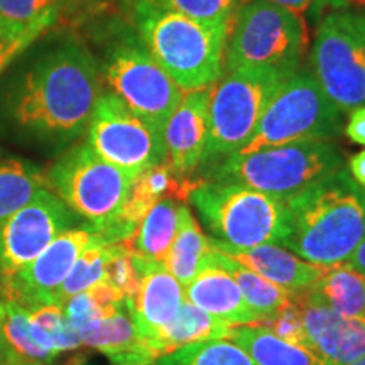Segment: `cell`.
<instances>
[{"mask_svg":"<svg viewBox=\"0 0 365 365\" xmlns=\"http://www.w3.org/2000/svg\"><path fill=\"white\" fill-rule=\"evenodd\" d=\"M100 66L88 49L65 41L16 78L2 108L26 139L65 148L88 129L100 98Z\"/></svg>","mask_w":365,"mask_h":365,"instance_id":"1","label":"cell"},{"mask_svg":"<svg viewBox=\"0 0 365 365\" xmlns=\"http://www.w3.org/2000/svg\"><path fill=\"white\" fill-rule=\"evenodd\" d=\"M291 234L282 244L317 266L346 262L365 237V190L340 170L286 198Z\"/></svg>","mask_w":365,"mask_h":365,"instance_id":"2","label":"cell"},{"mask_svg":"<svg viewBox=\"0 0 365 365\" xmlns=\"http://www.w3.org/2000/svg\"><path fill=\"white\" fill-rule=\"evenodd\" d=\"M134 19L145 49L182 91L207 90L217 83L223 73L228 33L154 0H135Z\"/></svg>","mask_w":365,"mask_h":365,"instance_id":"3","label":"cell"},{"mask_svg":"<svg viewBox=\"0 0 365 365\" xmlns=\"http://www.w3.org/2000/svg\"><path fill=\"white\" fill-rule=\"evenodd\" d=\"M190 203L208 228L217 249L245 250L257 245H282L291 234L286 198L262 193L234 181L202 180Z\"/></svg>","mask_w":365,"mask_h":365,"instance_id":"4","label":"cell"},{"mask_svg":"<svg viewBox=\"0 0 365 365\" xmlns=\"http://www.w3.org/2000/svg\"><path fill=\"white\" fill-rule=\"evenodd\" d=\"M308 48L307 17L267 0H250L242 4L228 29L223 68L294 73Z\"/></svg>","mask_w":365,"mask_h":365,"instance_id":"5","label":"cell"},{"mask_svg":"<svg viewBox=\"0 0 365 365\" xmlns=\"http://www.w3.org/2000/svg\"><path fill=\"white\" fill-rule=\"evenodd\" d=\"M344 158L330 140H298L223 159L203 180L234 181L262 193L289 198L333 173Z\"/></svg>","mask_w":365,"mask_h":365,"instance_id":"6","label":"cell"},{"mask_svg":"<svg viewBox=\"0 0 365 365\" xmlns=\"http://www.w3.org/2000/svg\"><path fill=\"white\" fill-rule=\"evenodd\" d=\"M293 73L232 70L210 88L208 144L202 166H215L234 156L252 139L264 110L277 88Z\"/></svg>","mask_w":365,"mask_h":365,"instance_id":"7","label":"cell"},{"mask_svg":"<svg viewBox=\"0 0 365 365\" xmlns=\"http://www.w3.org/2000/svg\"><path fill=\"white\" fill-rule=\"evenodd\" d=\"M46 188L108 242V230L124 207L132 181L88 143L73 145L44 173Z\"/></svg>","mask_w":365,"mask_h":365,"instance_id":"8","label":"cell"},{"mask_svg":"<svg viewBox=\"0 0 365 365\" xmlns=\"http://www.w3.org/2000/svg\"><path fill=\"white\" fill-rule=\"evenodd\" d=\"M341 113L309 70L294 71L277 88L252 139L237 156L298 140H330L341 132Z\"/></svg>","mask_w":365,"mask_h":365,"instance_id":"9","label":"cell"},{"mask_svg":"<svg viewBox=\"0 0 365 365\" xmlns=\"http://www.w3.org/2000/svg\"><path fill=\"white\" fill-rule=\"evenodd\" d=\"M309 63L323 93L341 113L365 105V21L360 12L330 11L314 33Z\"/></svg>","mask_w":365,"mask_h":365,"instance_id":"10","label":"cell"},{"mask_svg":"<svg viewBox=\"0 0 365 365\" xmlns=\"http://www.w3.org/2000/svg\"><path fill=\"white\" fill-rule=\"evenodd\" d=\"M100 76L110 95L161 134L185 93L137 38L122 39L108 49Z\"/></svg>","mask_w":365,"mask_h":365,"instance_id":"11","label":"cell"},{"mask_svg":"<svg viewBox=\"0 0 365 365\" xmlns=\"http://www.w3.org/2000/svg\"><path fill=\"white\" fill-rule=\"evenodd\" d=\"M90 148L132 181L168 161L164 137L110 93L100 95L88 124Z\"/></svg>","mask_w":365,"mask_h":365,"instance_id":"12","label":"cell"},{"mask_svg":"<svg viewBox=\"0 0 365 365\" xmlns=\"http://www.w3.org/2000/svg\"><path fill=\"white\" fill-rule=\"evenodd\" d=\"M75 222V213L48 188L0 222V284L33 262Z\"/></svg>","mask_w":365,"mask_h":365,"instance_id":"13","label":"cell"},{"mask_svg":"<svg viewBox=\"0 0 365 365\" xmlns=\"http://www.w3.org/2000/svg\"><path fill=\"white\" fill-rule=\"evenodd\" d=\"M97 242L107 240L91 225L63 232L33 262L0 284V298L14 301L27 309L39 304H54V294L71 267L80 255Z\"/></svg>","mask_w":365,"mask_h":365,"instance_id":"14","label":"cell"},{"mask_svg":"<svg viewBox=\"0 0 365 365\" xmlns=\"http://www.w3.org/2000/svg\"><path fill=\"white\" fill-rule=\"evenodd\" d=\"M210 88L185 91L164 125L168 163L181 176H193L202 166L210 132Z\"/></svg>","mask_w":365,"mask_h":365,"instance_id":"15","label":"cell"},{"mask_svg":"<svg viewBox=\"0 0 365 365\" xmlns=\"http://www.w3.org/2000/svg\"><path fill=\"white\" fill-rule=\"evenodd\" d=\"M309 349L328 365H349L365 355V318H345L294 294Z\"/></svg>","mask_w":365,"mask_h":365,"instance_id":"16","label":"cell"},{"mask_svg":"<svg viewBox=\"0 0 365 365\" xmlns=\"http://www.w3.org/2000/svg\"><path fill=\"white\" fill-rule=\"evenodd\" d=\"M182 299L185 287L163 264L143 261V282L127 308L148 344L175 319Z\"/></svg>","mask_w":365,"mask_h":365,"instance_id":"17","label":"cell"},{"mask_svg":"<svg viewBox=\"0 0 365 365\" xmlns=\"http://www.w3.org/2000/svg\"><path fill=\"white\" fill-rule=\"evenodd\" d=\"M185 298L205 313L232 327L262 323V318L244 299L234 277L208 261L207 255L195 279L185 286Z\"/></svg>","mask_w":365,"mask_h":365,"instance_id":"18","label":"cell"},{"mask_svg":"<svg viewBox=\"0 0 365 365\" xmlns=\"http://www.w3.org/2000/svg\"><path fill=\"white\" fill-rule=\"evenodd\" d=\"M76 333L81 346L103 354L113 365H149L159 359L140 336L127 304L110 317L86 323Z\"/></svg>","mask_w":365,"mask_h":365,"instance_id":"19","label":"cell"},{"mask_svg":"<svg viewBox=\"0 0 365 365\" xmlns=\"http://www.w3.org/2000/svg\"><path fill=\"white\" fill-rule=\"evenodd\" d=\"M217 250L227 254L235 262L242 264V266L250 269V271L257 272L264 279L281 286L282 289L289 291L293 294L307 291L327 271V267L304 261V259L298 257L294 252H291V250H287L286 247L277 244L257 245V247L245 250Z\"/></svg>","mask_w":365,"mask_h":365,"instance_id":"20","label":"cell"},{"mask_svg":"<svg viewBox=\"0 0 365 365\" xmlns=\"http://www.w3.org/2000/svg\"><path fill=\"white\" fill-rule=\"evenodd\" d=\"M298 294L345 318H365V276L349 262L328 266L314 284Z\"/></svg>","mask_w":365,"mask_h":365,"instance_id":"21","label":"cell"},{"mask_svg":"<svg viewBox=\"0 0 365 365\" xmlns=\"http://www.w3.org/2000/svg\"><path fill=\"white\" fill-rule=\"evenodd\" d=\"M182 205L171 196L158 200L124 244L143 261L163 264L175 240Z\"/></svg>","mask_w":365,"mask_h":365,"instance_id":"22","label":"cell"},{"mask_svg":"<svg viewBox=\"0 0 365 365\" xmlns=\"http://www.w3.org/2000/svg\"><path fill=\"white\" fill-rule=\"evenodd\" d=\"M235 327L228 325L222 319L213 318L212 314L205 313L188 299H182L176 317L170 325H166L158 333L156 339L150 340L158 357L175 352L180 346L196 344V341H208L218 339H230Z\"/></svg>","mask_w":365,"mask_h":365,"instance_id":"23","label":"cell"},{"mask_svg":"<svg viewBox=\"0 0 365 365\" xmlns=\"http://www.w3.org/2000/svg\"><path fill=\"white\" fill-rule=\"evenodd\" d=\"M230 340L244 349L255 365H328L312 349L282 340L261 323L235 327Z\"/></svg>","mask_w":365,"mask_h":365,"instance_id":"24","label":"cell"},{"mask_svg":"<svg viewBox=\"0 0 365 365\" xmlns=\"http://www.w3.org/2000/svg\"><path fill=\"white\" fill-rule=\"evenodd\" d=\"M207 259L217 264V266H220L223 271H227L234 277L240 287L242 294H244V299L262 318V322L272 318L274 314L281 312L293 299V293L282 289L281 286L274 284L271 281L264 279L257 272L250 271V269L242 266V264L235 262L234 259H230L227 254L220 252V250L212 247V245H210V250L207 252Z\"/></svg>","mask_w":365,"mask_h":365,"instance_id":"25","label":"cell"},{"mask_svg":"<svg viewBox=\"0 0 365 365\" xmlns=\"http://www.w3.org/2000/svg\"><path fill=\"white\" fill-rule=\"evenodd\" d=\"M0 360H22L49 365L54 359L36 344L31 333L29 312L14 301L0 298Z\"/></svg>","mask_w":365,"mask_h":365,"instance_id":"26","label":"cell"},{"mask_svg":"<svg viewBox=\"0 0 365 365\" xmlns=\"http://www.w3.org/2000/svg\"><path fill=\"white\" fill-rule=\"evenodd\" d=\"M208 250L210 237L203 234L202 227L196 222L191 210L182 205L175 240H173L170 254L164 259L163 266L185 287L200 272Z\"/></svg>","mask_w":365,"mask_h":365,"instance_id":"27","label":"cell"},{"mask_svg":"<svg viewBox=\"0 0 365 365\" xmlns=\"http://www.w3.org/2000/svg\"><path fill=\"white\" fill-rule=\"evenodd\" d=\"M46 188L44 173L21 158L0 156V222L27 205Z\"/></svg>","mask_w":365,"mask_h":365,"instance_id":"28","label":"cell"},{"mask_svg":"<svg viewBox=\"0 0 365 365\" xmlns=\"http://www.w3.org/2000/svg\"><path fill=\"white\" fill-rule=\"evenodd\" d=\"M31 333L36 344L43 346L54 359L65 352L80 349L78 333L68 323L61 304H39L29 308Z\"/></svg>","mask_w":365,"mask_h":365,"instance_id":"29","label":"cell"},{"mask_svg":"<svg viewBox=\"0 0 365 365\" xmlns=\"http://www.w3.org/2000/svg\"><path fill=\"white\" fill-rule=\"evenodd\" d=\"M154 365H255L230 339L196 341L159 357Z\"/></svg>","mask_w":365,"mask_h":365,"instance_id":"30","label":"cell"},{"mask_svg":"<svg viewBox=\"0 0 365 365\" xmlns=\"http://www.w3.org/2000/svg\"><path fill=\"white\" fill-rule=\"evenodd\" d=\"M125 304V298L117 289H113L107 282H100L66 299L63 303V312L66 314L68 323L75 330H80L86 323L117 313Z\"/></svg>","mask_w":365,"mask_h":365,"instance_id":"31","label":"cell"},{"mask_svg":"<svg viewBox=\"0 0 365 365\" xmlns=\"http://www.w3.org/2000/svg\"><path fill=\"white\" fill-rule=\"evenodd\" d=\"M108 245H110L108 242H97L80 255L78 261L75 262V266L71 267L70 274L66 276V279L63 281V284L59 286L56 294H54V304H61L63 307L66 299L105 281Z\"/></svg>","mask_w":365,"mask_h":365,"instance_id":"32","label":"cell"},{"mask_svg":"<svg viewBox=\"0 0 365 365\" xmlns=\"http://www.w3.org/2000/svg\"><path fill=\"white\" fill-rule=\"evenodd\" d=\"M130 303L143 282V261L124 242L108 245V261L105 267V281Z\"/></svg>","mask_w":365,"mask_h":365,"instance_id":"33","label":"cell"},{"mask_svg":"<svg viewBox=\"0 0 365 365\" xmlns=\"http://www.w3.org/2000/svg\"><path fill=\"white\" fill-rule=\"evenodd\" d=\"M154 2L182 14L200 24L225 33L230 29L235 12L244 4L242 0H154Z\"/></svg>","mask_w":365,"mask_h":365,"instance_id":"34","label":"cell"},{"mask_svg":"<svg viewBox=\"0 0 365 365\" xmlns=\"http://www.w3.org/2000/svg\"><path fill=\"white\" fill-rule=\"evenodd\" d=\"M59 0H0V29L16 36L34 22L56 12Z\"/></svg>","mask_w":365,"mask_h":365,"instance_id":"35","label":"cell"},{"mask_svg":"<svg viewBox=\"0 0 365 365\" xmlns=\"http://www.w3.org/2000/svg\"><path fill=\"white\" fill-rule=\"evenodd\" d=\"M261 325L266 327L267 330H271L274 335L281 336L282 340L291 341V344L296 345L308 346L309 349L308 336L303 325V313H301V307L294 296L281 312H277L272 318L262 322Z\"/></svg>","mask_w":365,"mask_h":365,"instance_id":"36","label":"cell"},{"mask_svg":"<svg viewBox=\"0 0 365 365\" xmlns=\"http://www.w3.org/2000/svg\"><path fill=\"white\" fill-rule=\"evenodd\" d=\"M54 21H56V12L49 14V16L43 17L41 21L34 22L33 26L27 27L26 31H22V33L14 36V38L9 41L7 44L0 49V73L6 70V68L14 61V59H16L22 51H24L27 46L33 44L34 41L44 33V31H48L49 27L54 24Z\"/></svg>","mask_w":365,"mask_h":365,"instance_id":"37","label":"cell"},{"mask_svg":"<svg viewBox=\"0 0 365 365\" xmlns=\"http://www.w3.org/2000/svg\"><path fill=\"white\" fill-rule=\"evenodd\" d=\"M267 2L284 7L287 11H293L303 17L309 16V14L319 16L325 9H328L325 0H267Z\"/></svg>","mask_w":365,"mask_h":365,"instance_id":"38","label":"cell"},{"mask_svg":"<svg viewBox=\"0 0 365 365\" xmlns=\"http://www.w3.org/2000/svg\"><path fill=\"white\" fill-rule=\"evenodd\" d=\"M345 135L355 144L365 145V105L354 108L350 112L349 120L345 125Z\"/></svg>","mask_w":365,"mask_h":365,"instance_id":"39","label":"cell"},{"mask_svg":"<svg viewBox=\"0 0 365 365\" xmlns=\"http://www.w3.org/2000/svg\"><path fill=\"white\" fill-rule=\"evenodd\" d=\"M349 170L354 181L357 182L360 188L365 190V150H360V153L350 158Z\"/></svg>","mask_w":365,"mask_h":365,"instance_id":"40","label":"cell"},{"mask_svg":"<svg viewBox=\"0 0 365 365\" xmlns=\"http://www.w3.org/2000/svg\"><path fill=\"white\" fill-rule=\"evenodd\" d=\"M325 4L331 11L365 12V0H325Z\"/></svg>","mask_w":365,"mask_h":365,"instance_id":"41","label":"cell"},{"mask_svg":"<svg viewBox=\"0 0 365 365\" xmlns=\"http://www.w3.org/2000/svg\"><path fill=\"white\" fill-rule=\"evenodd\" d=\"M352 266L354 269H357L360 274H364L365 276V237L362 240H360V244L357 245V249L354 250L352 255L349 257V261H346Z\"/></svg>","mask_w":365,"mask_h":365,"instance_id":"42","label":"cell"},{"mask_svg":"<svg viewBox=\"0 0 365 365\" xmlns=\"http://www.w3.org/2000/svg\"><path fill=\"white\" fill-rule=\"evenodd\" d=\"M65 365H90V362H88V357H86V355L76 354V355H73V357L68 360Z\"/></svg>","mask_w":365,"mask_h":365,"instance_id":"43","label":"cell"},{"mask_svg":"<svg viewBox=\"0 0 365 365\" xmlns=\"http://www.w3.org/2000/svg\"><path fill=\"white\" fill-rule=\"evenodd\" d=\"M12 38H14V36H9V34L6 33V31L0 29V49H2L4 46H6Z\"/></svg>","mask_w":365,"mask_h":365,"instance_id":"44","label":"cell"},{"mask_svg":"<svg viewBox=\"0 0 365 365\" xmlns=\"http://www.w3.org/2000/svg\"><path fill=\"white\" fill-rule=\"evenodd\" d=\"M0 365H38V364L22 362V360H0Z\"/></svg>","mask_w":365,"mask_h":365,"instance_id":"45","label":"cell"},{"mask_svg":"<svg viewBox=\"0 0 365 365\" xmlns=\"http://www.w3.org/2000/svg\"><path fill=\"white\" fill-rule=\"evenodd\" d=\"M349 365H365V355L362 359H359V360H355V362H352V364H349Z\"/></svg>","mask_w":365,"mask_h":365,"instance_id":"46","label":"cell"},{"mask_svg":"<svg viewBox=\"0 0 365 365\" xmlns=\"http://www.w3.org/2000/svg\"><path fill=\"white\" fill-rule=\"evenodd\" d=\"M360 14H362V17H364V21H365V12H360Z\"/></svg>","mask_w":365,"mask_h":365,"instance_id":"47","label":"cell"},{"mask_svg":"<svg viewBox=\"0 0 365 365\" xmlns=\"http://www.w3.org/2000/svg\"><path fill=\"white\" fill-rule=\"evenodd\" d=\"M149 365H154V364H149Z\"/></svg>","mask_w":365,"mask_h":365,"instance_id":"48","label":"cell"}]
</instances>
